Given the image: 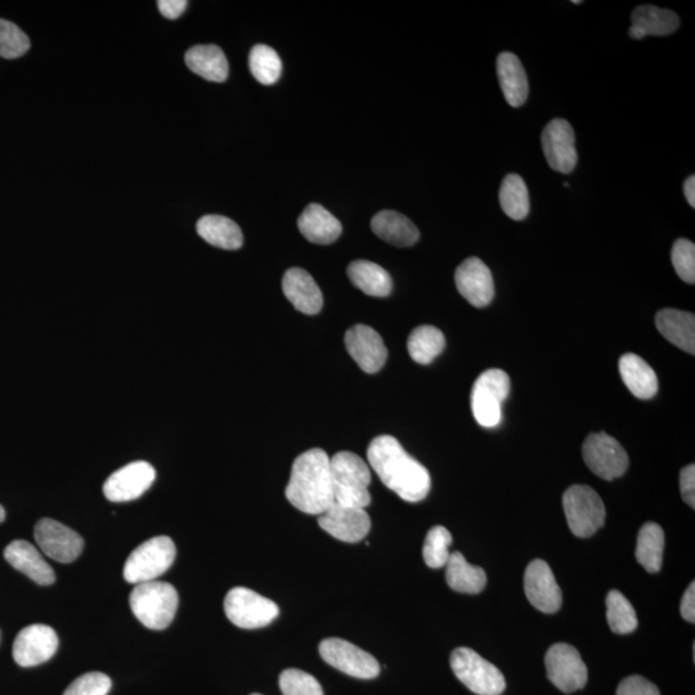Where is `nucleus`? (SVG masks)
<instances>
[{
  "instance_id": "nucleus-1",
  "label": "nucleus",
  "mask_w": 695,
  "mask_h": 695,
  "mask_svg": "<svg viewBox=\"0 0 695 695\" xmlns=\"http://www.w3.org/2000/svg\"><path fill=\"white\" fill-rule=\"evenodd\" d=\"M367 459L381 482L407 502L423 501L428 496L432 479L428 469L411 457L392 436L372 439Z\"/></svg>"
},
{
  "instance_id": "nucleus-2",
  "label": "nucleus",
  "mask_w": 695,
  "mask_h": 695,
  "mask_svg": "<svg viewBox=\"0 0 695 695\" xmlns=\"http://www.w3.org/2000/svg\"><path fill=\"white\" fill-rule=\"evenodd\" d=\"M286 499L309 515L324 514L334 504L330 457L321 448H313L295 459Z\"/></svg>"
},
{
  "instance_id": "nucleus-3",
  "label": "nucleus",
  "mask_w": 695,
  "mask_h": 695,
  "mask_svg": "<svg viewBox=\"0 0 695 695\" xmlns=\"http://www.w3.org/2000/svg\"><path fill=\"white\" fill-rule=\"evenodd\" d=\"M334 504L366 509L371 504V472L366 461L353 452L342 451L330 459Z\"/></svg>"
},
{
  "instance_id": "nucleus-4",
  "label": "nucleus",
  "mask_w": 695,
  "mask_h": 695,
  "mask_svg": "<svg viewBox=\"0 0 695 695\" xmlns=\"http://www.w3.org/2000/svg\"><path fill=\"white\" fill-rule=\"evenodd\" d=\"M130 609L137 620L150 630H165L176 617L177 590L167 582L138 584L129 596Z\"/></svg>"
},
{
  "instance_id": "nucleus-5",
  "label": "nucleus",
  "mask_w": 695,
  "mask_h": 695,
  "mask_svg": "<svg viewBox=\"0 0 695 695\" xmlns=\"http://www.w3.org/2000/svg\"><path fill=\"white\" fill-rule=\"evenodd\" d=\"M177 549L172 538L156 536L139 545L128 556L124 566V578L129 584L156 581L168 571L176 559Z\"/></svg>"
},
{
  "instance_id": "nucleus-6",
  "label": "nucleus",
  "mask_w": 695,
  "mask_h": 695,
  "mask_svg": "<svg viewBox=\"0 0 695 695\" xmlns=\"http://www.w3.org/2000/svg\"><path fill=\"white\" fill-rule=\"evenodd\" d=\"M451 667L457 679L478 695H501L506 688L502 672L470 648H457L451 654Z\"/></svg>"
},
{
  "instance_id": "nucleus-7",
  "label": "nucleus",
  "mask_w": 695,
  "mask_h": 695,
  "mask_svg": "<svg viewBox=\"0 0 695 695\" xmlns=\"http://www.w3.org/2000/svg\"><path fill=\"white\" fill-rule=\"evenodd\" d=\"M563 508L573 535L587 538L595 535L605 522L602 497L589 486H572L563 496Z\"/></svg>"
},
{
  "instance_id": "nucleus-8",
  "label": "nucleus",
  "mask_w": 695,
  "mask_h": 695,
  "mask_svg": "<svg viewBox=\"0 0 695 695\" xmlns=\"http://www.w3.org/2000/svg\"><path fill=\"white\" fill-rule=\"evenodd\" d=\"M510 378L505 371H484L475 381L472 390L474 419L484 428H495L502 419V403L510 392Z\"/></svg>"
},
{
  "instance_id": "nucleus-9",
  "label": "nucleus",
  "mask_w": 695,
  "mask_h": 695,
  "mask_svg": "<svg viewBox=\"0 0 695 695\" xmlns=\"http://www.w3.org/2000/svg\"><path fill=\"white\" fill-rule=\"evenodd\" d=\"M228 620L240 629L254 630L271 625L280 609L275 602L246 587H235L224 599Z\"/></svg>"
},
{
  "instance_id": "nucleus-10",
  "label": "nucleus",
  "mask_w": 695,
  "mask_h": 695,
  "mask_svg": "<svg viewBox=\"0 0 695 695\" xmlns=\"http://www.w3.org/2000/svg\"><path fill=\"white\" fill-rule=\"evenodd\" d=\"M582 455L591 472L605 481L620 478L629 469L625 448L607 433L590 434L582 447Z\"/></svg>"
},
{
  "instance_id": "nucleus-11",
  "label": "nucleus",
  "mask_w": 695,
  "mask_h": 695,
  "mask_svg": "<svg viewBox=\"0 0 695 695\" xmlns=\"http://www.w3.org/2000/svg\"><path fill=\"white\" fill-rule=\"evenodd\" d=\"M545 666L547 677L563 693H575L585 688L589 679L580 652L569 644L559 643L550 647L545 656Z\"/></svg>"
},
{
  "instance_id": "nucleus-12",
  "label": "nucleus",
  "mask_w": 695,
  "mask_h": 695,
  "mask_svg": "<svg viewBox=\"0 0 695 695\" xmlns=\"http://www.w3.org/2000/svg\"><path fill=\"white\" fill-rule=\"evenodd\" d=\"M320 654L330 666L356 679L371 680L380 674L375 657L347 640L330 638L321 641Z\"/></svg>"
},
{
  "instance_id": "nucleus-13",
  "label": "nucleus",
  "mask_w": 695,
  "mask_h": 695,
  "mask_svg": "<svg viewBox=\"0 0 695 695\" xmlns=\"http://www.w3.org/2000/svg\"><path fill=\"white\" fill-rule=\"evenodd\" d=\"M40 551L58 563H73L84 549L83 538L57 520L40 519L34 529Z\"/></svg>"
},
{
  "instance_id": "nucleus-14",
  "label": "nucleus",
  "mask_w": 695,
  "mask_h": 695,
  "mask_svg": "<svg viewBox=\"0 0 695 695\" xmlns=\"http://www.w3.org/2000/svg\"><path fill=\"white\" fill-rule=\"evenodd\" d=\"M542 149L550 168L562 174L575 170L578 160L575 130L564 119L551 120L542 132Z\"/></svg>"
},
{
  "instance_id": "nucleus-15",
  "label": "nucleus",
  "mask_w": 695,
  "mask_h": 695,
  "mask_svg": "<svg viewBox=\"0 0 695 695\" xmlns=\"http://www.w3.org/2000/svg\"><path fill=\"white\" fill-rule=\"evenodd\" d=\"M154 466L146 461H134L107 478L103 484L106 499L112 502L137 500L155 482Z\"/></svg>"
},
{
  "instance_id": "nucleus-16",
  "label": "nucleus",
  "mask_w": 695,
  "mask_h": 695,
  "mask_svg": "<svg viewBox=\"0 0 695 695\" xmlns=\"http://www.w3.org/2000/svg\"><path fill=\"white\" fill-rule=\"evenodd\" d=\"M524 593L529 603L542 613L553 614L562 607V590L549 564L544 560L536 559L529 563L524 573Z\"/></svg>"
},
{
  "instance_id": "nucleus-17",
  "label": "nucleus",
  "mask_w": 695,
  "mask_h": 695,
  "mask_svg": "<svg viewBox=\"0 0 695 695\" xmlns=\"http://www.w3.org/2000/svg\"><path fill=\"white\" fill-rule=\"evenodd\" d=\"M58 649L56 631L47 625H31L19 632L13 643V658L21 667L42 665L55 656Z\"/></svg>"
},
{
  "instance_id": "nucleus-18",
  "label": "nucleus",
  "mask_w": 695,
  "mask_h": 695,
  "mask_svg": "<svg viewBox=\"0 0 695 695\" xmlns=\"http://www.w3.org/2000/svg\"><path fill=\"white\" fill-rule=\"evenodd\" d=\"M318 524L336 540L356 544L369 535L371 519L365 509L333 504L318 518Z\"/></svg>"
},
{
  "instance_id": "nucleus-19",
  "label": "nucleus",
  "mask_w": 695,
  "mask_h": 695,
  "mask_svg": "<svg viewBox=\"0 0 695 695\" xmlns=\"http://www.w3.org/2000/svg\"><path fill=\"white\" fill-rule=\"evenodd\" d=\"M345 347L361 370L367 374H375L383 369L387 362V347L381 336L370 326L351 327L345 334Z\"/></svg>"
},
{
  "instance_id": "nucleus-20",
  "label": "nucleus",
  "mask_w": 695,
  "mask_h": 695,
  "mask_svg": "<svg viewBox=\"0 0 695 695\" xmlns=\"http://www.w3.org/2000/svg\"><path fill=\"white\" fill-rule=\"evenodd\" d=\"M457 290L477 308L487 307L495 297V284L490 268L478 258H469L456 269Z\"/></svg>"
},
{
  "instance_id": "nucleus-21",
  "label": "nucleus",
  "mask_w": 695,
  "mask_h": 695,
  "mask_svg": "<svg viewBox=\"0 0 695 695\" xmlns=\"http://www.w3.org/2000/svg\"><path fill=\"white\" fill-rule=\"evenodd\" d=\"M4 558L13 568L39 585L49 586L56 581L55 571L43 558L42 551L28 541L11 542L4 550Z\"/></svg>"
},
{
  "instance_id": "nucleus-22",
  "label": "nucleus",
  "mask_w": 695,
  "mask_h": 695,
  "mask_svg": "<svg viewBox=\"0 0 695 695\" xmlns=\"http://www.w3.org/2000/svg\"><path fill=\"white\" fill-rule=\"evenodd\" d=\"M285 297L304 315H317L324 306L322 291L317 282L302 268H291L282 280Z\"/></svg>"
},
{
  "instance_id": "nucleus-23",
  "label": "nucleus",
  "mask_w": 695,
  "mask_h": 695,
  "mask_svg": "<svg viewBox=\"0 0 695 695\" xmlns=\"http://www.w3.org/2000/svg\"><path fill=\"white\" fill-rule=\"evenodd\" d=\"M299 231L309 242L330 245L342 235V223L320 204L308 205L298 219Z\"/></svg>"
},
{
  "instance_id": "nucleus-24",
  "label": "nucleus",
  "mask_w": 695,
  "mask_h": 695,
  "mask_svg": "<svg viewBox=\"0 0 695 695\" xmlns=\"http://www.w3.org/2000/svg\"><path fill=\"white\" fill-rule=\"evenodd\" d=\"M656 325L668 342L683 349L684 352L695 353V317L693 313L679 309H662L657 313Z\"/></svg>"
},
{
  "instance_id": "nucleus-25",
  "label": "nucleus",
  "mask_w": 695,
  "mask_h": 695,
  "mask_svg": "<svg viewBox=\"0 0 695 695\" xmlns=\"http://www.w3.org/2000/svg\"><path fill=\"white\" fill-rule=\"evenodd\" d=\"M371 230L379 239L398 248H408L420 239V232L415 224L405 215L393 210H383L376 214L371 221Z\"/></svg>"
},
{
  "instance_id": "nucleus-26",
  "label": "nucleus",
  "mask_w": 695,
  "mask_h": 695,
  "mask_svg": "<svg viewBox=\"0 0 695 695\" xmlns=\"http://www.w3.org/2000/svg\"><path fill=\"white\" fill-rule=\"evenodd\" d=\"M497 76L509 105L523 106L528 98V79L522 62L514 53L504 52L497 57Z\"/></svg>"
},
{
  "instance_id": "nucleus-27",
  "label": "nucleus",
  "mask_w": 695,
  "mask_h": 695,
  "mask_svg": "<svg viewBox=\"0 0 695 695\" xmlns=\"http://www.w3.org/2000/svg\"><path fill=\"white\" fill-rule=\"evenodd\" d=\"M623 383L636 398L650 399L658 392L656 372L636 354H623L620 360Z\"/></svg>"
},
{
  "instance_id": "nucleus-28",
  "label": "nucleus",
  "mask_w": 695,
  "mask_h": 695,
  "mask_svg": "<svg viewBox=\"0 0 695 695\" xmlns=\"http://www.w3.org/2000/svg\"><path fill=\"white\" fill-rule=\"evenodd\" d=\"M448 586L456 593L475 595L487 585V575L481 567L466 562L464 555L455 551L446 564Z\"/></svg>"
},
{
  "instance_id": "nucleus-29",
  "label": "nucleus",
  "mask_w": 695,
  "mask_h": 695,
  "mask_svg": "<svg viewBox=\"0 0 695 695\" xmlns=\"http://www.w3.org/2000/svg\"><path fill=\"white\" fill-rule=\"evenodd\" d=\"M347 272L352 284L370 297L385 298L392 293V278L379 264L356 260L349 264Z\"/></svg>"
},
{
  "instance_id": "nucleus-30",
  "label": "nucleus",
  "mask_w": 695,
  "mask_h": 695,
  "mask_svg": "<svg viewBox=\"0 0 695 695\" xmlns=\"http://www.w3.org/2000/svg\"><path fill=\"white\" fill-rule=\"evenodd\" d=\"M196 230L200 237L215 248L237 250L244 244L241 228L223 215H205L197 222Z\"/></svg>"
},
{
  "instance_id": "nucleus-31",
  "label": "nucleus",
  "mask_w": 695,
  "mask_h": 695,
  "mask_svg": "<svg viewBox=\"0 0 695 695\" xmlns=\"http://www.w3.org/2000/svg\"><path fill=\"white\" fill-rule=\"evenodd\" d=\"M188 69L209 82L222 83L228 76V61L217 46H196L186 53Z\"/></svg>"
},
{
  "instance_id": "nucleus-32",
  "label": "nucleus",
  "mask_w": 695,
  "mask_h": 695,
  "mask_svg": "<svg viewBox=\"0 0 695 695\" xmlns=\"http://www.w3.org/2000/svg\"><path fill=\"white\" fill-rule=\"evenodd\" d=\"M665 533L657 523L648 522L641 527L636 542V560L649 573L661 571Z\"/></svg>"
},
{
  "instance_id": "nucleus-33",
  "label": "nucleus",
  "mask_w": 695,
  "mask_h": 695,
  "mask_svg": "<svg viewBox=\"0 0 695 695\" xmlns=\"http://www.w3.org/2000/svg\"><path fill=\"white\" fill-rule=\"evenodd\" d=\"M446 347L445 335L437 327H416L408 336L407 349L410 357L420 365H429Z\"/></svg>"
},
{
  "instance_id": "nucleus-34",
  "label": "nucleus",
  "mask_w": 695,
  "mask_h": 695,
  "mask_svg": "<svg viewBox=\"0 0 695 695\" xmlns=\"http://www.w3.org/2000/svg\"><path fill=\"white\" fill-rule=\"evenodd\" d=\"M632 26L654 37H666L675 33L680 26L679 16L675 12L663 10L656 6H640L632 12Z\"/></svg>"
},
{
  "instance_id": "nucleus-35",
  "label": "nucleus",
  "mask_w": 695,
  "mask_h": 695,
  "mask_svg": "<svg viewBox=\"0 0 695 695\" xmlns=\"http://www.w3.org/2000/svg\"><path fill=\"white\" fill-rule=\"evenodd\" d=\"M500 205L504 213L514 221H523L528 217V188L526 182L518 174H509L502 181Z\"/></svg>"
},
{
  "instance_id": "nucleus-36",
  "label": "nucleus",
  "mask_w": 695,
  "mask_h": 695,
  "mask_svg": "<svg viewBox=\"0 0 695 695\" xmlns=\"http://www.w3.org/2000/svg\"><path fill=\"white\" fill-rule=\"evenodd\" d=\"M607 621L617 635H627L638 629V616L626 596L618 590L609 591L607 595Z\"/></svg>"
},
{
  "instance_id": "nucleus-37",
  "label": "nucleus",
  "mask_w": 695,
  "mask_h": 695,
  "mask_svg": "<svg viewBox=\"0 0 695 695\" xmlns=\"http://www.w3.org/2000/svg\"><path fill=\"white\" fill-rule=\"evenodd\" d=\"M251 74L263 85H273L280 79L282 62L275 49L258 44L251 49L249 57Z\"/></svg>"
},
{
  "instance_id": "nucleus-38",
  "label": "nucleus",
  "mask_w": 695,
  "mask_h": 695,
  "mask_svg": "<svg viewBox=\"0 0 695 695\" xmlns=\"http://www.w3.org/2000/svg\"><path fill=\"white\" fill-rule=\"evenodd\" d=\"M452 535L447 528L436 526L430 529L425 538L423 556L429 568L438 569L446 567L450 560V546Z\"/></svg>"
},
{
  "instance_id": "nucleus-39",
  "label": "nucleus",
  "mask_w": 695,
  "mask_h": 695,
  "mask_svg": "<svg viewBox=\"0 0 695 695\" xmlns=\"http://www.w3.org/2000/svg\"><path fill=\"white\" fill-rule=\"evenodd\" d=\"M30 49L28 35L12 22L0 19V57L15 60Z\"/></svg>"
},
{
  "instance_id": "nucleus-40",
  "label": "nucleus",
  "mask_w": 695,
  "mask_h": 695,
  "mask_svg": "<svg viewBox=\"0 0 695 695\" xmlns=\"http://www.w3.org/2000/svg\"><path fill=\"white\" fill-rule=\"evenodd\" d=\"M280 689L284 695H324L316 677L298 668H289L280 676Z\"/></svg>"
},
{
  "instance_id": "nucleus-41",
  "label": "nucleus",
  "mask_w": 695,
  "mask_h": 695,
  "mask_svg": "<svg viewBox=\"0 0 695 695\" xmlns=\"http://www.w3.org/2000/svg\"><path fill=\"white\" fill-rule=\"evenodd\" d=\"M677 276L686 284L695 282V245L692 241L679 239L675 242L671 254Z\"/></svg>"
},
{
  "instance_id": "nucleus-42",
  "label": "nucleus",
  "mask_w": 695,
  "mask_h": 695,
  "mask_svg": "<svg viewBox=\"0 0 695 695\" xmlns=\"http://www.w3.org/2000/svg\"><path fill=\"white\" fill-rule=\"evenodd\" d=\"M111 690V679L102 672H88L67 686L64 695H107Z\"/></svg>"
},
{
  "instance_id": "nucleus-43",
  "label": "nucleus",
  "mask_w": 695,
  "mask_h": 695,
  "mask_svg": "<svg viewBox=\"0 0 695 695\" xmlns=\"http://www.w3.org/2000/svg\"><path fill=\"white\" fill-rule=\"evenodd\" d=\"M617 695H661L659 689L643 676L626 677L618 685Z\"/></svg>"
},
{
  "instance_id": "nucleus-44",
  "label": "nucleus",
  "mask_w": 695,
  "mask_h": 695,
  "mask_svg": "<svg viewBox=\"0 0 695 695\" xmlns=\"http://www.w3.org/2000/svg\"><path fill=\"white\" fill-rule=\"evenodd\" d=\"M680 491L686 504L695 508V466H685L680 473Z\"/></svg>"
},
{
  "instance_id": "nucleus-45",
  "label": "nucleus",
  "mask_w": 695,
  "mask_h": 695,
  "mask_svg": "<svg viewBox=\"0 0 695 695\" xmlns=\"http://www.w3.org/2000/svg\"><path fill=\"white\" fill-rule=\"evenodd\" d=\"M161 15L170 20H176L186 11L188 2L186 0H160L158 3Z\"/></svg>"
},
{
  "instance_id": "nucleus-46",
  "label": "nucleus",
  "mask_w": 695,
  "mask_h": 695,
  "mask_svg": "<svg viewBox=\"0 0 695 695\" xmlns=\"http://www.w3.org/2000/svg\"><path fill=\"white\" fill-rule=\"evenodd\" d=\"M680 612H681V616H683L685 621H688L690 623L695 622V584H694V582H692V584H690L688 589H686V591H685V594L683 596V600H681Z\"/></svg>"
},
{
  "instance_id": "nucleus-47",
  "label": "nucleus",
  "mask_w": 695,
  "mask_h": 695,
  "mask_svg": "<svg viewBox=\"0 0 695 695\" xmlns=\"http://www.w3.org/2000/svg\"><path fill=\"white\" fill-rule=\"evenodd\" d=\"M684 195L688 204L695 208V177L690 176L684 183Z\"/></svg>"
},
{
  "instance_id": "nucleus-48",
  "label": "nucleus",
  "mask_w": 695,
  "mask_h": 695,
  "mask_svg": "<svg viewBox=\"0 0 695 695\" xmlns=\"http://www.w3.org/2000/svg\"><path fill=\"white\" fill-rule=\"evenodd\" d=\"M630 37L635 40H641L647 37V34L643 30L636 28V26H631L629 30Z\"/></svg>"
},
{
  "instance_id": "nucleus-49",
  "label": "nucleus",
  "mask_w": 695,
  "mask_h": 695,
  "mask_svg": "<svg viewBox=\"0 0 695 695\" xmlns=\"http://www.w3.org/2000/svg\"><path fill=\"white\" fill-rule=\"evenodd\" d=\"M4 519H6V510L0 505V523H2Z\"/></svg>"
},
{
  "instance_id": "nucleus-50",
  "label": "nucleus",
  "mask_w": 695,
  "mask_h": 695,
  "mask_svg": "<svg viewBox=\"0 0 695 695\" xmlns=\"http://www.w3.org/2000/svg\"><path fill=\"white\" fill-rule=\"evenodd\" d=\"M581 0H573V4H581Z\"/></svg>"
},
{
  "instance_id": "nucleus-51",
  "label": "nucleus",
  "mask_w": 695,
  "mask_h": 695,
  "mask_svg": "<svg viewBox=\"0 0 695 695\" xmlns=\"http://www.w3.org/2000/svg\"><path fill=\"white\" fill-rule=\"evenodd\" d=\"M251 695H262V694H251Z\"/></svg>"
}]
</instances>
